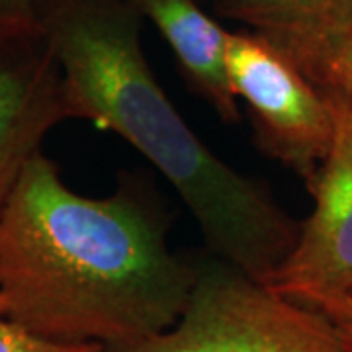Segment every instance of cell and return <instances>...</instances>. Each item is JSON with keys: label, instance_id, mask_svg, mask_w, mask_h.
I'll list each match as a JSON object with an SVG mask.
<instances>
[{"label": "cell", "instance_id": "6da1fadb", "mask_svg": "<svg viewBox=\"0 0 352 352\" xmlns=\"http://www.w3.org/2000/svg\"><path fill=\"white\" fill-rule=\"evenodd\" d=\"M194 261L168 245V219L147 182L110 196L65 184L39 151L0 214V298L16 325L59 344H120L180 317Z\"/></svg>", "mask_w": 352, "mask_h": 352}, {"label": "cell", "instance_id": "7a4b0ae2", "mask_svg": "<svg viewBox=\"0 0 352 352\" xmlns=\"http://www.w3.org/2000/svg\"><path fill=\"white\" fill-rule=\"evenodd\" d=\"M38 14L71 118L112 131L145 157L182 198L208 252L264 284L292 251L300 221L186 124L143 53L138 10L127 0H38Z\"/></svg>", "mask_w": 352, "mask_h": 352}, {"label": "cell", "instance_id": "3957f363", "mask_svg": "<svg viewBox=\"0 0 352 352\" xmlns=\"http://www.w3.org/2000/svg\"><path fill=\"white\" fill-rule=\"evenodd\" d=\"M194 268L188 302L170 327L102 352H344L323 311L280 296L212 252Z\"/></svg>", "mask_w": 352, "mask_h": 352}, {"label": "cell", "instance_id": "277c9868", "mask_svg": "<svg viewBox=\"0 0 352 352\" xmlns=\"http://www.w3.org/2000/svg\"><path fill=\"white\" fill-rule=\"evenodd\" d=\"M227 73L249 113L256 147L307 184L335 133L327 92L270 41L249 30L229 32Z\"/></svg>", "mask_w": 352, "mask_h": 352}, {"label": "cell", "instance_id": "5b68a950", "mask_svg": "<svg viewBox=\"0 0 352 352\" xmlns=\"http://www.w3.org/2000/svg\"><path fill=\"white\" fill-rule=\"evenodd\" d=\"M335 133L329 153L305 184L314 210L300 221L288 256L264 282L294 302L321 309L352 289V108L333 90Z\"/></svg>", "mask_w": 352, "mask_h": 352}, {"label": "cell", "instance_id": "8992f818", "mask_svg": "<svg viewBox=\"0 0 352 352\" xmlns=\"http://www.w3.org/2000/svg\"><path fill=\"white\" fill-rule=\"evenodd\" d=\"M67 120L63 75L45 39L0 47V214L45 138Z\"/></svg>", "mask_w": 352, "mask_h": 352}, {"label": "cell", "instance_id": "52a82bcc", "mask_svg": "<svg viewBox=\"0 0 352 352\" xmlns=\"http://www.w3.org/2000/svg\"><path fill=\"white\" fill-rule=\"evenodd\" d=\"M149 20L175 55L178 69L223 124H239V100L227 73L229 30L206 12L198 0H127Z\"/></svg>", "mask_w": 352, "mask_h": 352}, {"label": "cell", "instance_id": "ba28073f", "mask_svg": "<svg viewBox=\"0 0 352 352\" xmlns=\"http://www.w3.org/2000/svg\"><path fill=\"white\" fill-rule=\"evenodd\" d=\"M217 16L258 34L311 75L352 25V0H212Z\"/></svg>", "mask_w": 352, "mask_h": 352}, {"label": "cell", "instance_id": "9c48e42d", "mask_svg": "<svg viewBox=\"0 0 352 352\" xmlns=\"http://www.w3.org/2000/svg\"><path fill=\"white\" fill-rule=\"evenodd\" d=\"M309 78L323 90L340 94L352 108V25L349 32L327 51Z\"/></svg>", "mask_w": 352, "mask_h": 352}, {"label": "cell", "instance_id": "30bf717a", "mask_svg": "<svg viewBox=\"0 0 352 352\" xmlns=\"http://www.w3.org/2000/svg\"><path fill=\"white\" fill-rule=\"evenodd\" d=\"M41 38L38 0H0V47Z\"/></svg>", "mask_w": 352, "mask_h": 352}, {"label": "cell", "instance_id": "8fae6325", "mask_svg": "<svg viewBox=\"0 0 352 352\" xmlns=\"http://www.w3.org/2000/svg\"><path fill=\"white\" fill-rule=\"evenodd\" d=\"M102 344H59L41 340L16 325L0 298V352H102Z\"/></svg>", "mask_w": 352, "mask_h": 352}, {"label": "cell", "instance_id": "7c38bea8", "mask_svg": "<svg viewBox=\"0 0 352 352\" xmlns=\"http://www.w3.org/2000/svg\"><path fill=\"white\" fill-rule=\"evenodd\" d=\"M319 311L327 315L329 319L335 323V327L339 329L344 352H352V289L339 300L323 305Z\"/></svg>", "mask_w": 352, "mask_h": 352}]
</instances>
